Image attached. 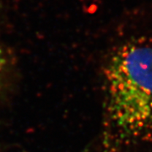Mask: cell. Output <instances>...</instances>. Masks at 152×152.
Masks as SVG:
<instances>
[{
    "label": "cell",
    "instance_id": "6da1fadb",
    "mask_svg": "<svg viewBox=\"0 0 152 152\" xmlns=\"http://www.w3.org/2000/svg\"><path fill=\"white\" fill-rule=\"evenodd\" d=\"M109 127L121 143L152 139V47L128 43L105 69Z\"/></svg>",
    "mask_w": 152,
    "mask_h": 152
}]
</instances>
